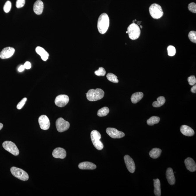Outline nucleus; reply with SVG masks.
Returning a JSON list of instances; mask_svg holds the SVG:
<instances>
[{
	"label": "nucleus",
	"mask_w": 196,
	"mask_h": 196,
	"mask_svg": "<svg viewBox=\"0 0 196 196\" xmlns=\"http://www.w3.org/2000/svg\"><path fill=\"white\" fill-rule=\"evenodd\" d=\"M109 16L106 13L101 14L98 19L97 29L100 34H104L107 31L109 26Z\"/></svg>",
	"instance_id": "1"
},
{
	"label": "nucleus",
	"mask_w": 196,
	"mask_h": 196,
	"mask_svg": "<svg viewBox=\"0 0 196 196\" xmlns=\"http://www.w3.org/2000/svg\"><path fill=\"white\" fill-rule=\"evenodd\" d=\"M104 92L102 89L97 88L96 90L91 89L86 93L88 99L90 102L100 100L104 96Z\"/></svg>",
	"instance_id": "2"
},
{
	"label": "nucleus",
	"mask_w": 196,
	"mask_h": 196,
	"mask_svg": "<svg viewBox=\"0 0 196 196\" xmlns=\"http://www.w3.org/2000/svg\"><path fill=\"white\" fill-rule=\"evenodd\" d=\"M90 137L93 145L96 149L99 150L103 149V144L100 141L102 136L100 133L98 131L96 130L92 131L90 133Z\"/></svg>",
	"instance_id": "3"
},
{
	"label": "nucleus",
	"mask_w": 196,
	"mask_h": 196,
	"mask_svg": "<svg viewBox=\"0 0 196 196\" xmlns=\"http://www.w3.org/2000/svg\"><path fill=\"white\" fill-rule=\"evenodd\" d=\"M127 32H128L129 37L131 39L135 40L137 39L140 36L141 31L139 25L136 23H133L130 25L127 28Z\"/></svg>",
	"instance_id": "4"
},
{
	"label": "nucleus",
	"mask_w": 196,
	"mask_h": 196,
	"mask_svg": "<svg viewBox=\"0 0 196 196\" xmlns=\"http://www.w3.org/2000/svg\"><path fill=\"white\" fill-rule=\"evenodd\" d=\"M150 15L153 18L159 19L163 15V12L161 6L154 4L150 6L149 8Z\"/></svg>",
	"instance_id": "5"
},
{
	"label": "nucleus",
	"mask_w": 196,
	"mask_h": 196,
	"mask_svg": "<svg viewBox=\"0 0 196 196\" xmlns=\"http://www.w3.org/2000/svg\"><path fill=\"white\" fill-rule=\"evenodd\" d=\"M13 176L23 181H27L29 179V176L27 172L22 169L15 167H12L10 169Z\"/></svg>",
	"instance_id": "6"
},
{
	"label": "nucleus",
	"mask_w": 196,
	"mask_h": 196,
	"mask_svg": "<svg viewBox=\"0 0 196 196\" xmlns=\"http://www.w3.org/2000/svg\"><path fill=\"white\" fill-rule=\"evenodd\" d=\"M2 145L4 149L13 155L17 156L19 155V150L14 142L10 141H6L3 142Z\"/></svg>",
	"instance_id": "7"
},
{
	"label": "nucleus",
	"mask_w": 196,
	"mask_h": 196,
	"mask_svg": "<svg viewBox=\"0 0 196 196\" xmlns=\"http://www.w3.org/2000/svg\"><path fill=\"white\" fill-rule=\"evenodd\" d=\"M56 125L57 130L59 132H65L68 130L70 127L69 123L62 118L57 119L56 121Z\"/></svg>",
	"instance_id": "8"
},
{
	"label": "nucleus",
	"mask_w": 196,
	"mask_h": 196,
	"mask_svg": "<svg viewBox=\"0 0 196 196\" xmlns=\"http://www.w3.org/2000/svg\"><path fill=\"white\" fill-rule=\"evenodd\" d=\"M69 100V97L65 94H60L56 97L55 103L59 107H63L67 104Z\"/></svg>",
	"instance_id": "9"
},
{
	"label": "nucleus",
	"mask_w": 196,
	"mask_h": 196,
	"mask_svg": "<svg viewBox=\"0 0 196 196\" xmlns=\"http://www.w3.org/2000/svg\"><path fill=\"white\" fill-rule=\"evenodd\" d=\"M106 133L113 139H121L124 137L125 134L123 132L119 131L117 129L108 127L106 130Z\"/></svg>",
	"instance_id": "10"
},
{
	"label": "nucleus",
	"mask_w": 196,
	"mask_h": 196,
	"mask_svg": "<svg viewBox=\"0 0 196 196\" xmlns=\"http://www.w3.org/2000/svg\"><path fill=\"white\" fill-rule=\"evenodd\" d=\"M40 127L43 130H48L50 126V120L47 116L41 115L38 120Z\"/></svg>",
	"instance_id": "11"
},
{
	"label": "nucleus",
	"mask_w": 196,
	"mask_h": 196,
	"mask_svg": "<svg viewBox=\"0 0 196 196\" xmlns=\"http://www.w3.org/2000/svg\"><path fill=\"white\" fill-rule=\"evenodd\" d=\"M125 162L127 170L131 173H134L136 170V166L133 159L128 155H125L124 157Z\"/></svg>",
	"instance_id": "12"
},
{
	"label": "nucleus",
	"mask_w": 196,
	"mask_h": 196,
	"mask_svg": "<svg viewBox=\"0 0 196 196\" xmlns=\"http://www.w3.org/2000/svg\"><path fill=\"white\" fill-rule=\"evenodd\" d=\"M15 51V50L12 47H6L0 53V58L1 59H8L14 55Z\"/></svg>",
	"instance_id": "13"
},
{
	"label": "nucleus",
	"mask_w": 196,
	"mask_h": 196,
	"mask_svg": "<svg viewBox=\"0 0 196 196\" xmlns=\"http://www.w3.org/2000/svg\"><path fill=\"white\" fill-rule=\"evenodd\" d=\"M66 153L64 149L61 148H57L53 150L52 152L53 157L56 158L63 159L66 157Z\"/></svg>",
	"instance_id": "14"
},
{
	"label": "nucleus",
	"mask_w": 196,
	"mask_h": 196,
	"mask_svg": "<svg viewBox=\"0 0 196 196\" xmlns=\"http://www.w3.org/2000/svg\"><path fill=\"white\" fill-rule=\"evenodd\" d=\"M185 163L188 170L192 172L195 171L196 164L193 159L188 157L185 160Z\"/></svg>",
	"instance_id": "15"
},
{
	"label": "nucleus",
	"mask_w": 196,
	"mask_h": 196,
	"mask_svg": "<svg viewBox=\"0 0 196 196\" xmlns=\"http://www.w3.org/2000/svg\"><path fill=\"white\" fill-rule=\"evenodd\" d=\"M44 4L41 0H38L34 4L33 10L36 14L39 15L42 14L43 10Z\"/></svg>",
	"instance_id": "16"
},
{
	"label": "nucleus",
	"mask_w": 196,
	"mask_h": 196,
	"mask_svg": "<svg viewBox=\"0 0 196 196\" xmlns=\"http://www.w3.org/2000/svg\"><path fill=\"white\" fill-rule=\"evenodd\" d=\"M166 176L168 182L170 185H173L176 182L173 171L171 168H168L166 172Z\"/></svg>",
	"instance_id": "17"
},
{
	"label": "nucleus",
	"mask_w": 196,
	"mask_h": 196,
	"mask_svg": "<svg viewBox=\"0 0 196 196\" xmlns=\"http://www.w3.org/2000/svg\"><path fill=\"white\" fill-rule=\"evenodd\" d=\"M78 168L81 170H94L96 168V166L93 163L84 162L78 164Z\"/></svg>",
	"instance_id": "18"
},
{
	"label": "nucleus",
	"mask_w": 196,
	"mask_h": 196,
	"mask_svg": "<svg viewBox=\"0 0 196 196\" xmlns=\"http://www.w3.org/2000/svg\"><path fill=\"white\" fill-rule=\"evenodd\" d=\"M180 131L183 134L186 136H192L194 134V130L188 126L183 125L181 126Z\"/></svg>",
	"instance_id": "19"
},
{
	"label": "nucleus",
	"mask_w": 196,
	"mask_h": 196,
	"mask_svg": "<svg viewBox=\"0 0 196 196\" xmlns=\"http://www.w3.org/2000/svg\"><path fill=\"white\" fill-rule=\"evenodd\" d=\"M36 51L41 56V59L44 61H46L48 59L49 53L42 47H37L36 48Z\"/></svg>",
	"instance_id": "20"
},
{
	"label": "nucleus",
	"mask_w": 196,
	"mask_h": 196,
	"mask_svg": "<svg viewBox=\"0 0 196 196\" xmlns=\"http://www.w3.org/2000/svg\"><path fill=\"white\" fill-rule=\"evenodd\" d=\"M154 187V193L155 196H161V183L158 179H153Z\"/></svg>",
	"instance_id": "21"
},
{
	"label": "nucleus",
	"mask_w": 196,
	"mask_h": 196,
	"mask_svg": "<svg viewBox=\"0 0 196 196\" xmlns=\"http://www.w3.org/2000/svg\"><path fill=\"white\" fill-rule=\"evenodd\" d=\"M144 96V94L141 92H138L134 93L131 97V100L132 103L136 104L139 102L142 99Z\"/></svg>",
	"instance_id": "22"
},
{
	"label": "nucleus",
	"mask_w": 196,
	"mask_h": 196,
	"mask_svg": "<svg viewBox=\"0 0 196 196\" xmlns=\"http://www.w3.org/2000/svg\"><path fill=\"white\" fill-rule=\"evenodd\" d=\"M162 150L160 148H154L150 151L149 155L151 158L156 159L160 156Z\"/></svg>",
	"instance_id": "23"
},
{
	"label": "nucleus",
	"mask_w": 196,
	"mask_h": 196,
	"mask_svg": "<svg viewBox=\"0 0 196 196\" xmlns=\"http://www.w3.org/2000/svg\"><path fill=\"white\" fill-rule=\"evenodd\" d=\"M166 100L165 98L163 96H160L157 98V101L153 102V106L154 107L158 108L162 106L165 102Z\"/></svg>",
	"instance_id": "24"
},
{
	"label": "nucleus",
	"mask_w": 196,
	"mask_h": 196,
	"mask_svg": "<svg viewBox=\"0 0 196 196\" xmlns=\"http://www.w3.org/2000/svg\"><path fill=\"white\" fill-rule=\"evenodd\" d=\"M109 109L107 107H104L98 111L97 115L98 116L104 117L108 115L109 113Z\"/></svg>",
	"instance_id": "25"
},
{
	"label": "nucleus",
	"mask_w": 196,
	"mask_h": 196,
	"mask_svg": "<svg viewBox=\"0 0 196 196\" xmlns=\"http://www.w3.org/2000/svg\"><path fill=\"white\" fill-rule=\"evenodd\" d=\"M160 117L157 116H152L147 120V124L148 125L153 126L154 124H158L160 121Z\"/></svg>",
	"instance_id": "26"
},
{
	"label": "nucleus",
	"mask_w": 196,
	"mask_h": 196,
	"mask_svg": "<svg viewBox=\"0 0 196 196\" xmlns=\"http://www.w3.org/2000/svg\"><path fill=\"white\" fill-rule=\"evenodd\" d=\"M107 78L108 80L112 82V83H117L119 81L117 79V77L112 73H108L106 75Z\"/></svg>",
	"instance_id": "27"
},
{
	"label": "nucleus",
	"mask_w": 196,
	"mask_h": 196,
	"mask_svg": "<svg viewBox=\"0 0 196 196\" xmlns=\"http://www.w3.org/2000/svg\"><path fill=\"white\" fill-rule=\"evenodd\" d=\"M168 55L170 56H174L176 52V48L172 46H169L167 48Z\"/></svg>",
	"instance_id": "28"
},
{
	"label": "nucleus",
	"mask_w": 196,
	"mask_h": 196,
	"mask_svg": "<svg viewBox=\"0 0 196 196\" xmlns=\"http://www.w3.org/2000/svg\"><path fill=\"white\" fill-rule=\"evenodd\" d=\"M188 38L190 40L194 43H196V32L195 31H191L188 34Z\"/></svg>",
	"instance_id": "29"
},
{
	"label": "nucleus",
	"mask_w": 196,
	"mask_h": 196,
	"mask_svg": "<svg viewBox=\"0 0 196 196\" xmlns=\"http://www.w3.org/2000/svg\"><path fill=\"white\" fill-rule=\"evenodd\" d=\"M106 71L104 68L102 67H99V69L95 71L94 74L97 76H104L106 74Z\"/></svg>",
	"instance_id": "30"
},
{
	"label": "nucleus",
	"mask_w": 196,
	"mask_h": 196,
	"mask_svg": "<svg viewBox=\"0 0 196 196\" xmlns=\"http://www.w3.org/2000/svg\"><path fill=\"white\" fill-rule=\"evenodd\" d=\"M11 3L10 1H7L5 3L4 6V11L6 13H8L11 10Z\"/></svg>",
	"instance_id": "31"
},
{
	"label": "nucleus",
	"mask_w": 196,
	"mask_h": 196,
	"mask_svg": "<svg viewBox=\"0 0 196 196\" xmlns=\"http://www.w3.org/2000/svg\"><path fill=\"white\" fill-rule=\"evenodd\" d=\"M188 9L190 11L194 13H196V4L195 3L192 2L188 4Z\"/></svg>",
	"instance_id": "32"
},
{
	"label": "nucleus",
	"mask_w": 196,
	"mask_h": 196,
	"mask_svg": "<svg viewBox=\"0 0 196 196\" xmlns=\"http://www.w3.org/2000/svg\"><path fill=\"white\" fill-rule=\"evenodd\" d=\"M188 83L190 85H194L196 83V79L195 76L193 75L188 77Z\"/></svg>",
	"instance_id": "33"
},
{
	"label": "nucleus",
	"mask_w": 196,
	"mask_h": 196,
	"mask_svg": "<svg viewBox=\"0 0 196 196\" xmlns=\"http://www.w3.org/2000/svg\"><path fill=\"white\" fill-rule=\"evenodd\" d=\"M27 100V98H24L23 99H22V100L17 105V109L19 110L21 109L23 107V106H24V105H25V103H26Z\"/></svg>",
	"instance_id": "34"
},
{
	"label": "nucleus",
	"mask_w": 196,
	"mask_h": 196,
	"mask_svg": "<svg viewBox=\"0 0 196 196\" xmlns=\"http://www.w3.org/2000/svg\"><path fill=\"white\" fill-rule=\"evenodd\" d=\"M25 4V0H17L16 6L17 8H20L23 7Z\"/></svg>",
	"instance_id": "35"
},
{
	"label": "nucleus",
	"mask_w": 196,
	"mask_h": 196,
	"mask_svg": "<svg viewBox=\"0 0 196 196\" xmlns=\"http://www.w3.org/2000/svg\"><path fill=\"white\" fill-rule=\"evenodd\" d=\"M25 69H29L31 68V64L29 62H27L25 63L24 65H23Z\"/></svg>",
	"instance_id": "36"
},
{
	"label": "nucleus",
	"mask_w": 196,
	"mask_h": 196,
	"mask_svg": "<svg viewBox=\"0 0 196 196\" xmlns=\"http://www.w3.org/2000/svg\"><path fill=\"white\" fill-rule=\"evenodd\" d=\"M25 69V68L24 66V65H21V66L19 67L18 68V70L19 71V72H23L24 71V70Z\"/></svg>",
	"instance_id": "37"
},
{
	"label": "nucleus",
	"mask_w": 196,
	"mask_h": 196,
	"mask_svg": "<svg viewBox=\"0 0 196 196\" xmlns=\"http://www.w3.org/2000/svg\"><path fill=\"white\" fill-rule=\"evenodd\" d=\"M194 85H194L191 88V91L193 93H196V84Z\"/></svg>",
	"instance_id": "38"
},
{
	"label": "nucleus",
	"mask_w": 196,
	"mask_h": 196,
	"mask_svg": "<svg viewBox=\"0 0 196 196\" xmlns=\"http://www.w3.org/2000/svg\"><path fill=\"white\" fill-rule=\"evenodd\" d=\"M3 127V125L1 123H0V130L2 129Z\"/></svg>",
	"instance_id": "39"
},
{
	"label": "nucleus",
	"mask_w": 196,
	"mask_h": 196,
	"mask_svg": "<svg viewBox=\"0 0 196 196\" xmlns=\"http://www.w3.org/2000/svg\"><path fill=\"white\" fill-rule=\"evenodd\" d=\"M141 22H139V21H138V22H137V24L138 25H140Z\"/></svg>",
	"instance_id": "40"
},
{
	"label": "nucleus",
	"mask_w": 196,
	"mask_h": 196,
	"mask_svg": "<svg viewBox=\"0 0 196 196\" xmlns=\"http://www.w3.org/2000/svg\"><path fill=\"white\" fill-rule=\"evenodd\" d=\"M141 28H142V26H140Z\"/></svg>",
	"instance_id": "41"
},
{
	"label": "nucleus",
	"mask_w": 196,
	"mask_h": 196,
	"mask_svg": "<svg viewBox=\"0 0 196 196\" xmlns=\"http://www.w3.org/2000/svg\"><path fill=\"white\" fill-rule=\"evenodd\" d=\"M126 33L128 34V32H127V31L126 32Z\"/></svg>",
	"instance_id": "42"
}]
</instances>
